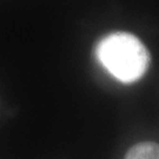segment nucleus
Masks as SVG:
<instances>
[{"mask_svg": "<svg viewBox=\"0 0 159 159\" xmlns=\"http://www.w3.org/2000/svg\"><path fill=\"white\" fill-rule=\"evenodd\" d=\"M124 159H159V144L144 142L133 145Z\"/></svg>", "mask_w": 159, "mask_h": 159, "instance_id": "2", "label": "nucleus"}, {"mask_svg": "<svg viewBox=\"0 0 159 159\" xmlns=\"http://www.w3.org/2000/svg\"><path fill=\"white\" fill-rule=\"evenodd\" d=\"M96 57L108 73L124 84L139 80L150 65L146 47L136 35L126 32L102 38L96 47Z\"/></svg>", "mask_w": 159, "mask_h": 159, "instance_id": "1", "label": "nucleus"}]
</instances>
